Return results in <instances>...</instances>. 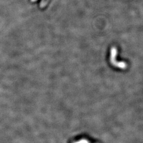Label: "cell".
Wrapping results in <instances>:
<instances>
[{
	"mask_svg": "<svg viewBox=\"0 0 143 143\" xmlns=\"http://www.w3.org/2000/svg\"><path fill=\"white\" fill-rule=\"evenodd\" d=\"M75 143H89V142L87 139H81L80 141L75 142Z\"/></svg>",
	"mask_w": 143,
	"mask_h": 143,
	"instance_id": "obj_1",
	"label": "cell"
}]
</instances>
